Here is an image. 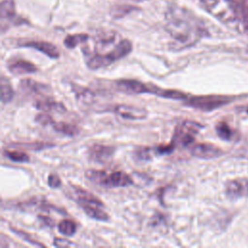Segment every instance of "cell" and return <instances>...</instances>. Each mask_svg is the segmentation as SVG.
Masks as SVG:
<instances>
[{
  "label": "cell",
  "instance_id": "1",
  "mask_svg": "<svg viewBox=\"0 0 248 248\" xmlns=\"http://www.w3.org/2000/svg\"><path fill=\"white\" fill-rule=\"evenodd\" d=\"M115 32L101 34L94 40L91 50H85L86 65L91 70L106 68L127 56L132 50V43L127 40H117Z\"/></svg>",
  "mask_w": 248,
  "mask_h": 248
},
{
  "label": "cell",
  "instance_id": "2",
  "mask_svg": "<svg viewBox=\"0 0 248 248\" xmlns=\"http://www.w3.org/2000/svg\"><path fill=\"white\" fill-rule=\"evenodd\" d=\"M166 30L173 39L176 50L195 45L203 34L195 17L181 7L170 6L166 13Z\"/></svg>",
  "mask_w": 248,
  "mask_h": 248
},
{
  "label": "cell",
  "instance_id": "3",
  "mask_svg": "<svg viewBox=\"0 0 248 248\" xmlns=\"http://www.w3.org/2000/svg\"><path fill=\"white\" fill-rule=\"evenodd\" d=\"M85 176L93 183L108 188L126 187L133 184V179L130 175L122 170L107 172L105 170H90L85 172Z\"/></svg>",
  "mask_w": 248,
  "mask_h": 248
},
{
  "label": "cell",
  "instance_id": "4",
  "mask_svg": "<svg viewBox=\"0 0 248 248\" xmlns=\"http://www.w3.org/2000/svg\"><path fill=\"white\" fill-rule=\"evenodd\" d=\"M232 102V98L223 95H197L187 96L183 104L202 111H212Z\"/></svg>",
  "mask_w": 248,
  "mask_h": 248
},
{
  "label": "cell",
  "instance_id": "5",
  "mask_svg": "<svg viewBox=\"0 0 248 248\" xmlns=\"http://www.w3.org/2000/svg\"><path fill=\"white\" fill-rule=\"evenodd\" d=\"M202 128V126L200 123L185 120L176 126L171 141L175 146L187 147L194 142L196 135Z\"/></svg>",
  "mask_w": 248,
  "mask_h": 248
},
{
  "label": "cell",
  "instance_id": "6",
  "mask_svg": "<svg viewBox=\"0 0 248 248\" xmlns=\"http://www.w3.org/2000/svg\"><path fill=\"white\" fill-rule=\"evenodd\" d=\"M116 88L126 94H153L162 97L165 89L154 85H148L135 79H119L115 81Z\"/></svg>",
  "mask_w": 248,
  "mask_h": 248
},
{
  "label": "cell",
  "instance_id": "7",
  "mask_svg": "<svg viewBox=\"0 0 248 248\" xmlns=\"http://www.w3.org/2000/svg\"><path fill=\"white\" fill-rule=\"evenodd\" d=\"M107 110L117 114L121 118L129 119V120L145 119L148 114V112L142 108H139L131 105H123V104L110 106L108 108Z\"/></svg>",
  "mask_w": 248,
  "mask_h": 248
},
{
  "label": "cell",
  "instance_id": "8",
  "mask_svg": "<svg viewBox=\"0 0 248 248\" xmlns=\"http://www.w3.org/2000/svg\"><path fill=\"white\" fill-rule=\"evenodd\" d=\"M115 148L109 145L104 144H93L87 150V156L89 160L98 163V164H105L108 163L111 157L113 156Z\"/></svg>",
  "mask_w": 248,
  "mask_h": 248
},
{
  "label": "cell",
  "instance_id": "9",
  "mask_svg": "<svg viewBox=\"0 0 248 248\" xmlns=\"http://www.w3.org/2000/svg\"><path fill=\"white\" fill-rule=\"evenodd\" d=\"M225 193L231 200L248 196V178H235L229 180L225 185Z\"/></svg>",
  "mask_w": 248,
  "mask_h": 248
},
{
  "label": "cell",
  "instance_id": "10",
  "mask_svg": "<svg viewBox=\"0 0 248 248\" xmlns=\"http://www.w3.org/2000/svg\"><path fill=\"white\" fill-rule=\"evenodd\" d=\"M191 154L201 159H212L221 156L223 154V151L214 144L202 142L192 146Z\"/></svg>",
  "mask_w": 248,
  "mask_h": 248
},
{
  "label": "cell",
  "instance_id": "11",
  "mask_svg": "<svg viewBox=\"0 0 248 248\" xmlns=\"http://www.w3.org/2000/svg\"><path fill=\"white\" fill-rule=\"evenodd\" d=\"M16 8L13 0H3L1 3V30L4 33L10 24H16Z\"/></svg>",
  "mask_w": 248,
  "mask_h": 248
},
{
  "label": "cell",
  "instance_id": "12",
  "mask_svg": "<svg viewBox=\"0 0 248 248\" xmlns=\"http://www.w3.org/2000/svg\"><path fill=\"white\" fill-rule=\"evenodd\" d=\"M19 88L25 93L32 95H46L50 91V87L47 84L38 82L30 78H24L19 82Z\"/></svg>",
  "mask_w": 248,
  "mask_h": 248
},
{
  "label": "cell",
  "instance_id": "13",
  "mask_svg": "<svg viewBox=\"0 0 248 248\" xmlns=\"http://www.w3.org/2000/svg\"><path fill=\"white\" fill-rule=\"evenodd\" d=\"M21 46H24V47L35 48V49L43 52L46 56H48L50 58H53V59L59 57V50L56 47V46H54V45H52L51 43H48V42L30 41V42H26V43L21 44Z\"/></svg>",
  "mask_w": 248,
  "mask_h": 248
},
{
  "label": "cell",
  "instance_id": "14",
  "mask_svg": "<svg viewBox=\"0 0 248 248\" xmlns=\"http://www.w3.org/2000/svg\"><path fill=\"white\" fill-rule=\"evenodd\" d=\"M7 67L13 75H16V76L33 74L38 71V68L35 64L23 59H16V60L11 61L7 64Z\"/></svg>",
  "mask_w": 248,
  "mask_h": 248
},
{
  "label": "cell",
  "instance_id": "15",
  "mask_svg": "<svg viewBox=\"0 0 248 248\" xmlns=\"http://www.w3.org/2000/svg\"><path fill=\"white\" fill-rule=\"evenodd\" d=\"M33 106L40 110L44 111H65L66 108L64 107L63 104L57 102L51 97H46L44 99H39L36 100V102L33 104Z\"/></svg>",
  "mask_w": 248,
  "mask_h": 248
},
{
  "label": "cell",
  "instance_id": "16",
  "mask_svg": "<svg viewBox=\"0 0 248 248\" xmlns=\"http://www.w3.org/2000/svg\"><path fill=\"white\" fill-rule=\"evenodd\" d=\"M73 190L78 203H93L96 205L104 206L103 202L87 190L79 186H73Z\"/></svg>",
  "mask_w": 248,
  "mask_h": 248
},
{
  "label": "cell",
  "instance_id": "17",
  "mask_svg": "<svg viewBox=\"0 0 248 248\" xmlns=\"http://www.w3.org/2000/svg\"><path fill=\"white\" fill-rule=\"evenodd\" d=\"M78 205L85 212V214L92 219L104 222L108 221L109 219L108 214L104 209H102L103 206L96 205L93 203H78Z\"/></svg>",
  "mask_w": 248,
  "mask_h": 248
},
{
  "label": "cell",
  "instance_id": "18",
  "mask_svg": "<svg viewBox=\"0 0 248 248\" xmlns=\"http://www.w3.org/2000/svg\"><path fill=\"white\" fill-rule=\"evenodd\" d=\"M49 126H51L56 132L69 137L77 136L79 133V128L77 125L66 123V122H58V121H55L54 119L50 121Z\"/></svg>",
  "mask_w": 248,
  "mask_h": 248
},
{
  "label": "cell",
  "instance_id": "19",
  "mask_svg": "<svg viewBox=\"0 0 248 248\" xmlns=\"http://www.w3.org/2000/svg\"><path fill=\"white\" fill-rule=\"evenodd\" d=\"M1 101L3 104H7L14 98V89L5 76L1 77Z\"/></svg>",
  "mask_w": 248,
  "mask_h": 248
},
{
  "label": "cell",
  "instance_id": "20",
  "mask_svg": "<svg viewBox=\"0 0 248 248\" xmlns=\"http://www.w3.org/2000/svg\"><path fill=\"white\" fill-rule=\"evenodd\" d=\"M87 40H88V35L86 34L68 35L64 40V45L67 48H74L78 45L85 43Z\"/></svg>",
  "mask_w": 248,
  "mask_h": 248
},
{
  "label": "cell",
  "instance_id": "21",
  "mask_svg": "<svg viewBox=\"0 0 248 248\" xmlns=\"http://www.w3.org/2000/svg\"><path fill=\"white\" fill-rule=\"evenodd\" d=\"M57 228L62 234L67 236L74 235L77 232V224L70 219H64L61 222H59Z\"/></svg>",
  "mask_w": 248,
  "mask_h": 248
},
{
  "label": "cell",
  "instance_id": "22",
  "mask_svg": "<svg viewBox=\"0 0 248 248\" xmlns=\"http://www.w3.org/2000/svg\"><path fill=\"white\" fill-rule=\"evenodd\" d=\"M18 148H25L30 150H41L53 146V143L44 142V141H33V142H15L13 144Z\"/></svg>",
  "mask_w": 248,
  "mask_h": 248
},
{
  "label": "cell",
  "instance_id": "23",
  "mask_svg": "<svg viewBox=\"0 0 248 248\" xmlns=\"http://www.w3.org/2000/svg\"><path fill=\"white\" fill-rule=\"evenodd\" d=\"M4 156L7 157L9 160L13 161V162H16V163H26L29 161V156L24 153V152H20V151H11L8 149L4 150Z\"/></svg>",
  "mask_w": 248,
  "mask_h": 248
},
{
  "label": "cell",
  "instance_id": "24",
  "mask_svg": "<svg viewBox=\"0 0 248 248\" xmlns=\"http://www.w3.org/2000/svg\"><path fill=\"white\" fill-rule=\"evenodd\" d=\"M215 130H216V133H217L218 137L221 138L224 140H231V138L232 136V131L226 122H219L216 125Z\"/></svg>",
  "mask_w": 248,
  "mask_h": 248
},
{
  "label": "cell",
  "instance_id": "25",
  "mask_svg": "<svg viewBox=\"0 0 248 248\" xmlns=\"http://www.w3.org/2000/svg\"><path fill=\"white\" fill-rule=\"evenodd\" d=\"M11 230H12L13 232H15V233H16L19 237L23 238V240L28 241V242L32 243L33 245H36V246H44V244H42V243L36 241L35 239H33V238H32L30 235H28L25 232H22V231H19V230H17V229H14V228H11Z\"/></svg>",
  "mask_w": 248,
  "mask_h": 248
},
{
  "label": "cell",
  "instance_id": "26",
  "mask_svg": "<svg viewBox=\"0 0 248 248\" xmlns=\"http://www.w3.org/2000/svg\"><path fill=\"white\" fill-rule=\"evenodd\" d=\"M52 119H53V118H52L49 114H47V113H39V114H37L36 117H35L36 122L42 124V125H44V126L49 125V123H50V121H51Z\"/></svg>",
  "mask_w": 248,
  "mask_h": 248
},
{
  "label": "cell",
  "instance_id": "27",
  "mask_svg": "<svg viewBox=\"0 0 248 248\" xmlns=\"http://www.w3.org/2000/svg\"><path fill=\"white\" fill-rule=\"evenodd\" d=\"M47 184L50 188H59L62 184L59 176L57 174H49L47 177Z\"/></svg>",
  "mask_w": 248,
  "mask_h": 248
},
{
  "label": "cell",
  "instance_id": "28",
  "mask_svg": "<svg viewBox=\"0 0 248 248\" xmlns=\"http://www.w3.org/2000/svg\"><path fill=\"white\" fill-rule=\"evenodd\" d=\"M241 20L244 27L248 30V6H243L241 8Z\"/></svg>",
  "mask_w": 248,
  "mask_h": 248
},
{
  "label": "cell",
  "instance_id": "29",
  "mask_svg": "<svg viewBox=\"0 0 248 248\" xmlns=\"http://www.w3.org/2000/svg\"><path fill=\"white\" fill-rule=\"evenodd\" d=\"M53 244H54L55 246H58V247H60V246H69V245H71L72 243H71L69 240H66V239L55 238V239H54V242H53Z\"/></svg>",
  "mask_w": 248,
  "mask_h": 248
},
{
  "label": "cell",
  "instance_id": "30",
  "mask_svg": "<svg viewBox=\"0 0 248 248\" xmlns=\"http://www.w3.org/2000/svg\"><path fill=\"white\" fill-rule=\"evenodd\" d=\"M201 1H202L204 5L211 7V6H214V5L217 3L218 0H201Z\"/></svg>",
  "mask_w": 248,
  "mask_h": 248
},
{
  "label": "cell",
  "instance_id": "31",
  "mask_svg": "<svg viewBox=\"0 0 248 248\" xmlns=\"http://www.w3.org/2000/svg\"><path fill=\"white\" fill-rule=\"evenodd\" d=\"M229 1H231V2H233V3H240V2H242L243 0H229Z\"/></svg>",
  "mask_w": 248,
  "mask_h": 248
},
{
  "label": "cell",
  "instance_id": "32",
  "mask_svg": "<svg viewBox=\"0 0 248 248\" xmlns=\"http://www.w3.org/2000/svg\"><path fill=\"white\" fill-rule=\"evenodd\" d=\"M247 112H248V108H247Z\"/></svg>",
  "mask_w": 248,
  "mask_h": 248
}]
</instances>
